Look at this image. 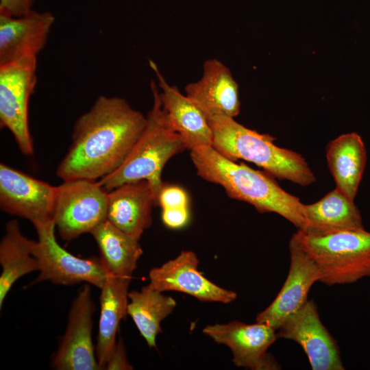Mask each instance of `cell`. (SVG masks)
<instances>
[{"instance_id":"30bf717a","label":"cell","mask_w":370,"mask_h":370,"mask_svg":"<svg viewBox=\"0 0 370 370\" xmlns=\"http://www.w3.org/2000/svg\"><path fill=\"white\" fill-rule=\"evenodd\" d=\"M203 332L214 342L227 346L238 367L252 370H278L281 366L267 351L278 338L276 330L262 323L247 324L234 321L209 325Z\"/></svg>"},{"instance_id":"484cf974","label":"cell","mask_w":370,"mask_h":370,"mask_svg":"<svg viewBox=\"0 0 370 370\" xmlns=\"http://www.w3.org/2000/svg\"><path fill=\"white\" fill-rule=\"evenodd\" d=\"M104 369H133V367L130 364L127 359L123 342L121 338L116 341L115 346L110 354L104 367Z\"/></svg>"},{"instance_id":"d6986e66","label":"cell","mask_w":370,"mask_h":370,"mask_svg":"<svg viewBox=\"0 0 370 370\" xmlns=\"http://www.w3.org/2000/svg\"><path fill=\"white\" fill-rule=\"evenodd\" d=\"M131 280L132 278L108 274L100 288V314L95 354L101 369H104L115 346L119 323L127 314L128 288Z\"/></svg>"},{"instance_id":"cb8c5ba5","label":"cell","mask_w":370,"mask_h":370,"mask_svg":"<svg viewBox=\"0 0 370 370\" xmlns=\"http://www.w3.org/2000/svg\"><path fill=\"white\" fill-rule=\"evenodd\" d=\"M127 314L151 348L156 347V337L162 332L160 323L176 306L175 300L151 288L128 293Z\"/></svg>"},{"instance_id":"e0dca14e","label":"cell","mask_w":370,"mask_h":370,"mask_svg":"<svg viewBox=\"0 0 370 370\" xmlns=\"http://www.w3.org/2000/svg\"><path fill=\"white\" fill-rule=\"evenodd\" d=\"M149 64L158 79L159 96L168 119L182 138L186 149L212 147L213 134L208 121L201 110L175 86L170 85L151 60Z\"/></svg>"},{"instance_id":"52a82bcc","label":"cell","mask_w":370,"mask_h":370,"mask_svg":"<svg viewBox=\"0 0 370 370\" xmlns=\"http://www.w3.org/2000/svg\"><path fill=\"white\" fill-rule=\"evenodd\" d=\"M38 236L33 255L39 264L34 283L50 281L71 286L85 282L101 288L108 272L100 258H82L71 254L58 243L54 221L34 227Z\"/></svg>"},{"instance_id":"ffe728a7","label":"cell","mask_w":370,"mask_h":370,"mask_svg":"<svg viewBox=\"0 0 370 370\" xmlns=\"http://www.w3.org/2000/svg\"><path fill=\"white\" fill-rule=\"evenodd\" d=\"M326 159L336 188L354 201L367 163V150L361 137L352 132L330 141Z\"/></svg>"},{"instance_id":"83f0119b","label":"cell","mask_w":370,"mask_h":370,"mask_svg":"<svg viewBox=\"0 0 370 370\" xmlns=\"http://www.w3.org/2000/svg\"><path fill=\"white\" fill-rule=\"evenodd\" d=\"M34 0H0V14L18 16L32 10Z\"/></svg>"},{"instance_id":"8fae6325","label":"cell","mask_w":370,"mask_h":370,"mask_svg":"<svg viewBox=\"0 0 370 370\" xmlns=\"http://www.w3.org/2000/svg\"><path fill=\"white\" fill-rule=\"evenodd\" d=\"M90 285L86 283L72 303L66 331L52 360L56 369H101L92 340L95 308Z\"/></svg>"},{"instance_id":"d4e9b609","label":"cell","mask_w":370,"mask_h":370,"mask_svg":"<svg viewBox=\"0 0 370 370\" xmlns=\"http://www.w3.org/2000/svg\"><path fill=\"white\" fill-rule=\"evenodd\" d=\"M157 204L162 209L188 207V195L180 186L163 183L158 195Z\"/></svg>"},{"instance_id":"7c38bea8","label":"cell","mask_w":370,"mask_h":370,"mask_svg":"<svg viewBox=\"0 0 370 370\" xmlns=\"http://www.w3.org/2000/svg\"><path fill=\"white\" fill-rule=\"evenodd\" d=\"M278 338L297 343L312 370H344L337 341L320 320L313 299L288 317L276 330Z\"/></svg>"},{"instance_id":"4316f807","label":"cell","mask_w":370,"mask_h":370,"mask_svg":"<svg viewBox=\"0 0 370 370\" xmlns=\"http://www.w3.org/2000/svg\"><path fill=\"white\" fill-rule=\"evenodd\" d=\"M162 219L164 224L170 228L182 227L189 220L188 207L162 209Z\"/></svg>"},{"instance_id":"9a60e30c","label":"cell","mask_w":370,"mask_h":370,"mask_svg":"<svg viewBox=\"0 0 370 370\" xmlns=\"http://www.w3.org/2000/svg\"><path fill=\"white\" fill-rule=\"evenodd\" d=\"M51 12L31 10L23 15L0 14V66L28 56L45 47L55 22Z\"/></svg>"},{"instance_id":"277c9868","label":"cell","mask_w":370,"mask_h":370,"mask_svg":"<svg viewBox=\"0 0 370 370\" xmlns=\"http://www.w3.org/2000/svg\"><path fill=\"white\" fill-rule=\"evenodd\" d=\"M150 86L153 105L146 115L143 132L122 165L98 181L107 192L125 183L147 180L158 197L164 183L161 175L164 165L173 156L186 149L162 106L158 85L151 81Z\"/></svg>"},{"instance_id":"ba28073f","label":"cell","mask_w":370,"mask_h":370,"mask_svg":"<svg viewBox=\"0 0 370 370\" xmlns=\"http://www.w3.org/2000/svg\"><path fill=\"white\" fill-rule=\"evenodd\" d=\"M37 57L28 56L0 66V125L13 135L21 151L34 153L28 104L37 83Z\"/></svg>"},{"instance_id":"603a6c76","label":"cell","mask_w":370,"mask_h":370,"mask_svg":"<svg viewBox=\"0 0 370 370\" xmlns=\"http://www.w3.org/2000/svg\"><path fill=\"white\" fill-rule=\"evenodd\" d=\"M97 243L100 259L108 274L132 278L143 254L139 241L127 235L107 219L90 233Z\"/></svg>"},{"instance_id":"2e32d148","label":"cell","mask_w":370,"mask_h":370,"mask_svg":"<svg viewBox=\"0 0 370 370\" xmlns=\"http://www.w3.org/2000/svg\"><path fill=\"white\" fill-rule=\"evenodd\" d=\"M157 195L147 180L123 184L108 192L107 220L127 235L140 240L152 223Z\"/></svg>"},{"instance_id":"6da1fadb","label":"cell","mask_w":370,"mask_h":370,"mask_svg":"<svg viewBox=\"0 0 370 370\" xmlns=\"http://www.w3.org/2000/svg\"><path fill=\"white\" fill-rule=\"evenodd\" d=\"M146 122V116L125 99L99 96L75 121L57 176L63 181L97 180L113 173L128 157Z\"/></svg>"},{"instance_id":"3957f363","label":"cell","mask_w":370,"mask_h":370,"mask_svg":"<svg viewBox=\"0 0 370 370\" xmlns=\"http://www.w3.org/2000/svg\"><path fill=\"white\" fill-rule=\"evenodd\" d=\"M207 119L213 134L212 147L225 158L250 162L274 177L301 186L316 181L302 155L275 145L273 136L250 130L232 117L214 115Z\"/></svg>"},{"instance_id":"5bb4252c","label":"cell","mask_w":370,"mask_h":370,"mask_svg":"<svg viewBox=\"0 0 370 370\" xmlns=\"http://www.w3.org/2000/svg\"><path fill=\"white\" fill-rule=\"evenodd\" d=\"M199 259L192 251H182L175 258L149 273L151 288L160 292L177 291L201 301L228 304L237 294L212 283L198 271Z\"/></svg>"},{"instance_id":"7402d4cb","label":"cell","mask_w":370,"mask_h":370,"mask_svg":"<svg viewBox=\"0 0 370 370\" xmlns=\"http://www.w3.org/2000/svg\"><path fill=\"white\" fill-rule=\"evenodd\" d=\"M36 241L25 237L18 222L11 220L0 243V308L14 284L22 276L39 270L38 260L33 255Z\"/></svg>"},{"instance_id":"9c48e42d","label":"cell","mask_w":370,"mask_h":370,"mask_svg":"<svg viewBox=\"0 0 370 370\" xmlns=\"http://www.w3.org/2000/svg\"><path fill=\"white\" fill-rule=\"evenodd\" d=\"M56 194L57 186L1 163V210L42 225L53 221Z\"/></svg>"},{"instance_id":"44dd1931","label":"cell","mask_w":370,"mask_h":370,"mask_svg":"<svg viewBox=\"0 0 370 370\" xmlns=\"http://www.w3.org/2000/svg\"><path fill=\"white\" fill-rule=\"evenodd\" d=\"M308 234L365 230L361 214L351 199L335 188L315 203L304 206ZM301 231V230H299Z\"/></svg>"},{"instance_id":"5b68a950","label":"cell","mask_w":370,"mask_h":370,"mask_svg":"<svg viewBox=\"0 0 370 370\" xmlns=\"http://www.w3.org/2000/svg\"><path fill=\"white\" fill-rule=\"evenodd\" d=\"M313 260L327 286L349 284L370 277V231L346 230L293 234Z\"/></svg>"},{"instance_id":"ac0fdd59","label":"cell","mask_w":370,"mask_h":370,"mask_svg":"<svg viewBox=\"0 0 370 370\" xmlns=\"http://www.w3.org/2000/svg\"><path fill=\"white\" fill-rule=\"evenodd\" d=\"M185 92L206 118L214 115L234 118L240 112L238 84L230 70L216 58L204 62L201 77L188 84Z\"/></svg>"},{"instance_id":"7a4b0ae2","label":"cell","mask_w":370,"mask_h":370,"mask_svg":"<svg viewBox=\"0 0 370 370\" xmlns=\"http://www.w3.org/2000/svg\"><path fill=\"white\" fill-rule=\"evenodd\" d=\"M190 156L197 174L206 181L222 186L229 197L252 205L260 213H276L293 223L297 230L306 229L305 204L282 189L267 172L236 163L211 146L193 149Z\"/></svg>"},{"instance_id":"8992f818","label":"cell","mask_w":370,"mask_h":370,"mask_svg":"<svg viewBox=\"0 0 370 370\" xmlns=\"http://www.w3.org/2000/svg\"><path fill=\"white\" fill-rule=\"evenodd\" d=\"M108 192L97 180L75 179L57 186L53 221L60 237L72 241L107 219Z\"/></svg>"},{"instance_id":"4fadbf2b","label":"cell","mask_w":370,"mask_h":370,"mask_svg":"<svg viewBox=\"0 0 370 370\" xmlns=\"http://www.w3.org/2000/svg\"><path fill=\"white\" fill-rule=\"evenodd\" d=\"M290 267L286 279L272 303L258 314L256 322L275 330L308 301V292L320 273L309 255L293 235L289 241Z\"/></svg>"}]
</instances>
